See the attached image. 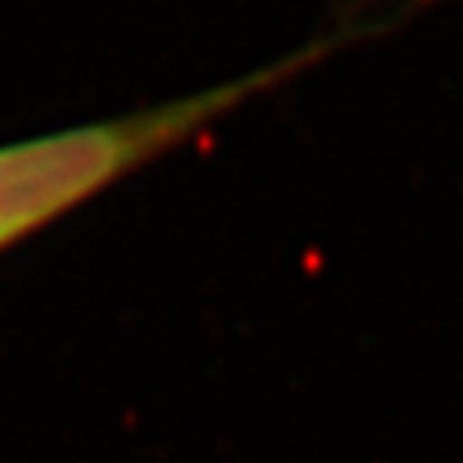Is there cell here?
I'll list each match as a JSON object with an SVG mask.
<instances>
[{
	"instance_id": "cell-1",
	"label": "cell",
	"mask_w": 463,
	"mask_h": 463,
	"mask_svg": "<svg viewBox=\"0 0 463 463\" xmlns=\"http://www.w3.org/2000/svg\"><path fill=\"white\" fill-rule=\"evenodd\" d=\"M326 49L330 45L292 55L279 66L261 69L237 83L216 86L210 93L168 103L151 114L120 117L0 148V248L107 189L131 168L158 158L162 151L196 134L203 124L216 120L223 110L237 107L241 99L265 86L281 83Z\"/></svg>"
}]
</instances>
